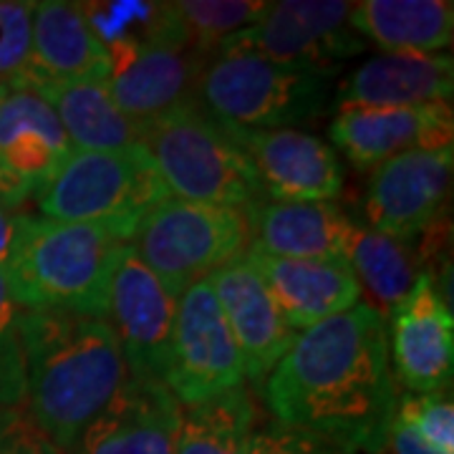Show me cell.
<instances>
[{
  "label": "cell",
  "instance_id": "4dcf8cb0",
  "mask_svg": "<svg viewBox=\"0 0 454 454\" xmlns=\"http://www.w3.org/2000/svg\"><path fill=\"white\" fill-rule=\"evenodd\" d=\"M250 454H358L351 447L339 442L310 434L303 429H293L283 424L270 422L255 429Z\"/></svg>",
  "mask_w": 454,
  "mask_h": 454
},
{
  "label": "cell",
  "instance_id": "603a6c76",
  "mask_svg": "<svg viewBox=\"0 0 454 454\" xmlns=\"http://www.w3.org/2000/svg\"><path fill=\"white\" fill-rule=\"evenodd\" d=\"M348 26L384 53H442L454 35L450 0H364L351 3Z\"/></svg>",
  "mask_w": 454,
  "mask_h": 454
},
{
  "label": "cell",
  "instance_id": "5b68a950",
  "mask_svg": "<svg viewBox=\"0 0 454 454\" xmlns=\"http://www.w3.org/2000/svg\"><path fill=\"white\" fill-rule=\"evenodd\" d=\"M333 76L247 51H217L200 71L195 101L227 129H295L324 114Z\"/></svg>",
  "mask_w": 454,
  "mask_h": 454
},
{
  "label": "cell",
  "instance_id": "9c48e42d",
  "mask_svg": "<svg viewBox=\"0 0 454 454\" xmlns=\"http://www.w3.org/2000/svg\"><path fill=\"white\" fill-rule=\"evenodd\" d=\"M348 16L351 3L340 0L268 3L262 16L220 51H247L278 64L336 71L340 61L366 49V41L348 26Z\"/></svg>",
  "mask_w": 454,
  "mask_h": 454
},
{
  "label": "cell",
  "instance_id": "4316f807",
  "mask_svg": "<svg viewBox=\"0 0 454 454\" xmlns=\"http://www.w3.org/2000/svg\"><path fill=\"white\" fill-rule=\"evenodd\" d=\"M184 46L205 64L232 35L253 26L268 3L262 0H177L167 3Z\"/></svg>",
  "mask_w": 454,
  "mask_h": 454
},
{
  "label": "cell",
  "instance_id": "e0dca14e",
  "mask_svg": "<svg viewBox=\"0 0 454 454\" xmlns=\"http://www.w3.org/2000/svg\"><path fill=\"white\" fill-rule=\"evenodd\" d=\"M328 134L354 167L373 169L406 152L452 146L454 114L450 104L339 109Z\"/></svg>",
  "mask_w": 454,
  "mask_h": 454
},
{
  "label": "cell",
  "instance_id": "4fadbf2b",
  "mask_svg": "<svg viewBox=\"0 0 454 454\" xmlns=\"http://www.w3.org/2000/svg\"><path fill=\"white\" fill-rule=\"evenodd\" d=\"M106 89L116 106L139 127L195 101L202 61L169 38L124 41L109 46Z\"/></svg>",
  "mask_w": 454,
  "mask_h": 454
},
{
  "label": "cell",
  "instance_id": "7a4b0ae2",
  "mask_svg": "<svg viewBox=\"0 0 454 454\" xmlns=\"http://www.w3.org/2000/svg\"><path fill=\"white\" fill-rule=\"evenodd\" d=\"M26 406L51 442L68 447L129 379L112 325L74 310H26L20 321Z\"/></svg>",
  "mask_w": 454,
  "mask_h": 454
},
{
  "label": "cell",
  "instance_id": "d6986e66",
  "mask_svg": "<svg viewBox=\"0 0 454 454\" xmlns=\"http://www.w3.org/2000/svg\"><path fill=\"white\" fill-rule=\"evenodd\" d=\"M293 331L328 321L361 303L358 280L343 258H270L245 253Z\"/></svg>",
  "mask_w": 454,
  "mask_h": 454
},
{
  "label": "cell",
  "instance_id": "6da1fadb",
  "mask_svg": "<svg viewBox=\"0 0 454 454\" xmlns=\"http://www.w3.org/2000/svg\"><path fill=\"white\" fill-rule=\"evenodd\" d=\"M262 396L278 424L384 454L396 411L387 321L366 303L295 333Z\"/></svg>",
  "mask_w": 454,
  "mask_h": 454
},
{
  "label": "cell",
  "instance_id": "7c38bea8",
  "mask_svg": "<svg viewBox=\"0 0 454 454\" xmlns=\"http://www.w3.org/2000/svg\"><path fill=\"white\" fill-rule=\"evenodd\" d=\"M68 154L71 142L49 101L8 86L0 98V205L20 210L35 200Z\"/></svg>",
  "mask_w": 454,
  "mask_h": 454
},
{
  "label": "cell",
  "instance_id": "e575fe53",
  "mask_svg": "<svg viewBox=\"0 0 454 454\" xmlns=\"http://www.w3.org/2000/svg\"><path fill=\"white\" fill-rule=\"evenodd\" d=\"M5 89H8V86H3V83H0V98H3V94H5Z\"/></svg>",
  "mask_w": 454,
  "mask_h": 454
},
{
  "label": "cell",
  "instance_id": "9a60e30c",
  "mask_svg": "<svg viewBox=\"0 0 454 454\" xmlns=\"http://www.w3.org/2000/svg\"><path fill=\"white\" fill-rule=\"evenodd\" d=\"M230 131L255 167L265 200L333 202L343 192L339 152L321 137L301 129Z\"/></svg>",
  "mask_w": 454,
  "mask_h": 454
},
{
  "label": "cell",
  "instance_id": "484cf974",
  "mask_svg": "<svg viewBox=\"0 0 454 454\" xmlns=\"http://www.w3.org/2000/svg\"><path fill=\"white\" fill-rule=\"evenodd\" d=\"M255 406L240 389L182 409L175 454H250Z\"/></svg>",
  "mask_w": 454,
  "mask_h": 454
},
{
  "label": "cell",
  "instance_id": "83f0119b",
  "mask_svg": "<svg viewBox=\"0 0 454 454\" xmlns=\"http://www.w3.org/2000/svg\"><path fill=\"white\" fill-rule=\"evenodd\" d=\"M26 309L18 303L0 270V409L26 404V364L20 343V321Z\"/></svg>",
  "mask_w": 454,
  "mask_h": 454
},
{
  "label": "cell",
  "instance_id": "5bb4252c",
  "mask_svg": "<svg viewBox=\"0 0 454 454\" xmlns=\"http://www.w3.org/2000/svg\"><path fill=\"white\" fill-rule=\"evenodd\" d=\"M389 361L394 376L411 394L442 391L452 381L454 318L434 276L424 270L389 313ZM394 379V381H396Z\"/></svg>",
  "mask_w": 454,
  "mask_h": 454
},
{
  "label": "cell",
  "instance_id": "f546056e",
  "mask_svg": "<svg viewBox=\"0 0 454 454\" xmlns=\"http://www.w3.org/2000/svg\"><path fill=\"white\" fill-rule=\"evenodd\" d=\"M33 3L0 0V83L18 86L31 71Z\"/></svg>",
  "mask_w": 454,
  "mask_h": 454
},
{
  "label": "cell",
  "instance_id": "ffe728a7",
  "mask_svg": "<svg viewBox=\"0 0 454 454\" xmlns=\"http://www.w3.org/2000/svg\"><path fill=\"white\" fill-rule=\"evenodd\" d=\"M109 68V51L91 31L82 3H33L31 71L18 86L35 89L46 82H106Z\"/></svg>",
  "mask_w": 454,
  "mask_h": 454
},
{
  "label": "cell",
  "instance_id": "ba28073f",
  "mask_svg": "<svg viewBox=\"0 0 454 454\" xmlns=\"http://www.w3.org/2000/svg\"><path fill=\"white\" fill-rule=\"evenodd\" d=\"M164 384L182 406L202 404L245 384L240 348L207 278L179 295Z\"/></svg>",
  "mask_w": 454,
  "mask_h": 454
},
{
  "label": "cell",
  "instance_id": "2e32d148",
  "mask_svg": "<svg viewBox=\"0 0 454 454\" xmlns=\"http://www.w3.org/2000/svg\"><path fill=\"white\" fill-rule=\"evenodd\" d=\"M182 404L164 381L127 379L66 454H175Z\"/></svg>",
  "mask_w": 454,
  "mask_h": 454
},
{
  "label": "cell",
  "instance_id": "7402d4cb",
  "mask_svg": "<svg viewBox=\"0 0 454 454\" xmlns=\"http://www.w3.org/2000/svg\"><path fill=\"white\" fill-rule=\"evenodd\" d=\"M452 89L450 53H379L340 83L339 109L450 104Z\"/></svg>",
  "mask_w": 454,
  "mask_h": 454
},
{
  "label": "cell",
  "instance_id": "836d02e7",
  "mask_svg": "<svg viewBox=\"0 0 454 454\" xmlns=\"http://www.w3.org/2000/svg\"><path fill=\"white\" fill-rule=\"evenodd\" d=\"M384 452L389 454H439L437 450H432L422 437H417L402 419H391L389 434H387V447Z\"/></svg>",
  "mask_w": 454,
  "mask_h": 454
},
{
  "label": "cell",
  "instance_id": "1f68e13d",
  "mask_svg": "<svg viewBox=\"0 0 454 454\" xmlns=\"http://www.w3.org/2000/svg\"><path fill=\"white\" fill-rule=\"evenodd\" d=\"M0 454H66L35 424L28 406L0 409Z\"/></svg>",
  "mask_w": 454,
  "mask_h": 454
},
{
  "label": "cell",
  "instance_id": "3957f363",
  "mask_svg": "<svg viewBox=\"0 0 454 454\" xmlns=\"http://www.w3.org/2000/svg\"><path fill=\"white\" fill-rule=\"evenodd\" d=\"M139 223H53L31 217L5 276L26 310H74L104 318L114 270Z\"/></svg>",
  "mask_w": 454,
  "mask_h": 454
},
{
  "label": "cell",
  "instance_id": "ac0fdd59",
  "mask_svg": "<svg viewBox=\"0 0 454 454\" xmlns=\"http://www.w3.org/2000/svg\"><path fill=\"white\" fill-rule=\"evenodd\" d=\"M207 280L240 348L245 379L262 387L291 348L295 331L286 324L273 293L245 255L217 268Z\"/></svg>",
  "mask_w": 454,
  "mask_h": 454
},
{
  "label": "cell",
  "instance_id": "8992f818",
  "mask_svg": "<svg viewBox=\"0 0 454 454\" xmlns=\"http://www.w3.org/2000/svg\"><path fill=\"white\" fill-rule=\"evenodd\" d=\"M250 245L247 210L167 197L142 217L131 247L175 295L212 276Z\"/></svg>",
  "mask_w": 454,
  "mask_h": 454
},
{
  "label": "cell",
  "instance_id": "d6a6232c",
  "mask_svg": "<svg viewBox=\"0 0 454 454\" xmlns=\"http://www.w3.org/2000/svg\"><path fill=\"white\" fill-rule=\"evenodd\" d=\"M33 215L0 205V270H8L11 260L16 258L18 247L26 238Z\"/></svg>",
  "mask_w": 454,
  "mask_h": 454
},
{
  "label": "cell",
  "instance_id": "30bf717a",
  "mask_svg": "<svg viewBox=\"0 0 454 454\" xmlns=\"http://www.w3.org/2000/svg\"><path fill=\"white\" fill-rule=\"evenodd\" d=\"M177 295L127 247L114 270L104 321L119 340L129 379L164 381Z\"/></svg>",
  "mask_w": 454,
  "mask_h": 454
},
{
  "label": "cell",
  "instance_id": "52a82bcc",
  "mask_svg": "<svg viewBox=\"0 0 454 454\" xmlns=\"http://www.w3.org/2000/svg\"><path fill=\"white\" fill-rule=\"evenodd\" d=\"M167 197L157 167L139 145L121 152L71 149L35 202L53 223H142Z\"/></svg>",
  "mask_w": 454,
  "mask_h": 454
},
{
  "label": "cell",
  "instance_id": "f1b7e54d",
  "mask_svg": "<svg viewBox=\"0 0 454 454\" xmlns=\"http://www.w3.org/2000/svg\"><path fill=\"white\" fill-rule=\"evenodd\" d=\"M394 417L439 454H454V404L450 391L404 394L396 399Z\"/></svg>",
  "mask_w": 454,
  "mask_h": 454
},
{
  "label": "cell",
  "instance_id": "277c9868",
  "mask_svg": "<svg viewBox=\"0 0 454 454\" xmlns=\"http://www.w3.org/2000/svg\"><path fill=\"white\" fill-rule=\"evenodd\" d=\"M142 146L169 197L250 210L262 197L258 172L238 137L197 101L139 127Z\"/></svg>",
  "mask_w": 454,
  "mask_h": 454
},
{
  "label": "cell",
  "instance_id": "cb8c5ba5",
  "mask_svg": "<svg viewBox=\"0 0 454 454\" xmlns=\"http://www.w3.org/2000/svg\"><path fill=\"white\" fill-rule=\"evenodd\" d=\"M56 112L71 149L121 152L142 145L139 124L116 106L106 82H46L33 89Z\"/></svg>",
  "mask_w": 454,
  "mask_h": 454
},
{
  "label": "cell",
  "instance_id": "d4e9b609",
  "mask_svg": "<svg viewBox=\"0 0 454 454\" xmlns=\"http://www.w3.org/2000/svg\"><path fill=\"white\" fill-rule=\"evenodd\" d=\"M346 260L361 293H366L364 303L372 306L384 321L424 273L419 270V253L414 243L381 235L372 227L356 225Z\"/></svg>",
  "mask_w": 454,
  "mask_h": 454
},
{
  "label": "cell",
  "instance_id": "8fae6325",
  "mask_svg": "<svg viewBox=\"0 0 454 454\" xmlns=\"http://www.w3.org/2000/svg\"><path fill=\"white\" fill-rule=\"evenodd\" d=\"M452 167V146L406 152L373 167L364 200L369 227L404 243L422 238L442 220Z\"/></svg>",
  "mask_w": 454,
  "mask_h": 454
},
{
  "label": "cell",
  "instance_id": "44dd1931",
  "mask_svg": "<svg viewBox=\"0 0 454 454\" xmlns=\"http://www.w3.org/2000/svg\"><path fill=\"white\" fill-rule=\"evenodd\" d=\"M247 253L270 258H343L356 223L333 202L260 200L247 210Z\"/></svg>",
  "mask_w": 454,
  "mask_h": 454
}]
</instances>
